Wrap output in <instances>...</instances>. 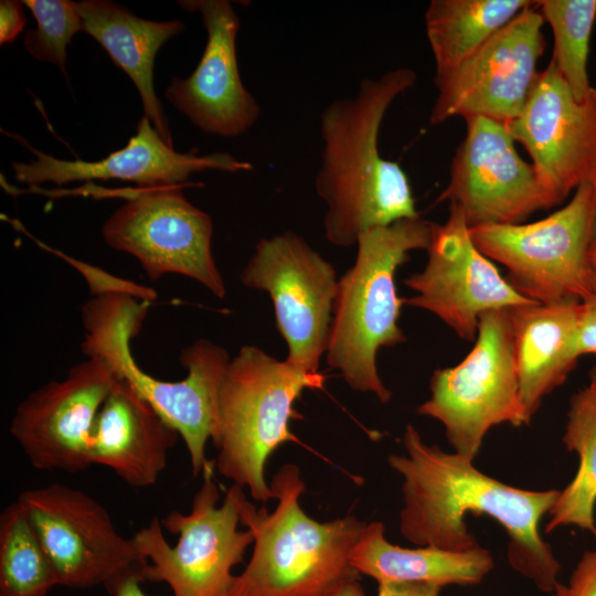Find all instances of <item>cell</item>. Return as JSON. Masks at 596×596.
I'll return each mask as SVG.
<instances>
[{
  "label": "cell",
  "mask_w": 596,
  "mask_h": 596,
  "mask_svg": "<svg viewBox=\"0 0 596 596\" xmlns=\"http://www.w3.org/2000/svg\"><path fill=\"white\" fill-rule=\"evenodd\" d=\"M405 455H390L403 478L402 535L417 546L467 551L478 545L465 515L486 514L507 532L511 567L545 593H553L561 568L540 522L560 491H533L503 483L478 470L472 460L428 445L411 424L403 435Z\"/></svg>",
  "instance_id": "obj_1"
},
{
  "label": "cell",
  "mask_w": 596,
  "mask_h": 596,
  "mask_svg": "<svg viewBox=\"0 0 596 596\" xmlns=\"http://www.w3.org/2000/svg\"><path fill=\"white\" fill-rule=\"evenodd\" d=\"M416 78L404 66L363 78L354 96L334 99L321 111L315 189L327 207L323 230L331 245L353 246L371 227L419 216L407 174L379 149L389 108Z\"/></svg>",
  "instance_id": "obj_2"
},
{
  "label": "cell",
  "mask_w": 596,
  "mask_h": 596,
  "mask_svg": "<svg viewBox=\"0 0 596 596\" xmlns=\"http://www.w3.org/2000/svg\"><path fill=\"white\" fill-rule=\"evenodd\" d=\"M150 302L125 294L88 299L81 310L86 358L103 361L127 382L180 435L185 444L193 477L212 469L205 448L219 429V393L231 361L228 352L207 339L185 347L179 362L187 370L180 381H163L143 371L131 352Z\"/></svg>",
  "instance_id": "obj_3"
},
{
  "label": "cell",
  "mask_w": 596,
  "mask_h": 596,
  "mask_svg": "<svg viewBox=\"0 0 596 596\" xmlns=\"http://www.w3.org/2000/svg\"><path fill=\"white\" fill-rule=\"evenodd\" d=\"M273 511L247 499L241 523L253 535V552L235 575L231 596H327L359 574L350 555L366 522L348 514L320 522L300 505L306 490L298 466L283 465L270 480Z\"/></svg>",
  "instance_id": "obj_4"
},
{
  "label": "cell",
  "mask_w": 596,
  "mask_h": 596,
  "mask_svg": "<svg viewBox=\"0 0 596 596\" xmlns=\"http://www.w3.org/2000/svg\"><path fill=\"white\" fill-rule=\"evenodd\" d=\"M433 225L417 216L364 231L353 265L338 281L327 364L352 390L371 393L383 404L392 393L379 374L377 352L406 341L398 327L405 302L397 295L395 275L411 252L427 251Z\"/></svg>",
  "instance_id": "obj_5"
},
{
  "label": "cell",
  "mask_w": 596,
  "mask_h": 596,
  "mask_svg": "<svg viewBox=\"0 0 596 596\" xmlns=\"http://www.w3.org/2000/svg\"><path fill=\"white\" fill-rule=\"evenodd\" d=\"M326 375L297 369L263 349L244 345L231 359L219 393L214 468L246 488L263 504L274 499L266 481L268 458L283 444L297 441L290 422L305 390H322Z\"/></svg>",
  "instance_id": "obj_6"
},
{
  "label": "cell",
  "mask_w": 596,
  "mask_h": 596,
  "mask_svg": "<svg viewBox=\"0 0 596 596\" xmlns=\"http://www.w3.org/2000/svg\"><path fill=\"white\" fill-rule=\"evenodd\" d=\"M213 469L192 500L189 513L170 511L162 520L155 517L132 536L148 561L141 583H166L173 596H231L235 575L253 535L240 530L246 496L233 483L221 504Z\"/></svg>",
  "instance_id": "obj_7"
},
{
  "label": "cell",
  "mask_w": 596,
  "mask_h": 596,
  "mask_svg": "<svg viewBox=\"0 0 596 596\" xmlns=\"http://www.w3.org/2000/svg\"><path fill=\"white\" fill-rule=\"evenodd\" d=\"M509 309L480 317L471 351L457 365L433 372L430 396L417 408L419 415L440 422L455 453L472 461L491 427L528 425Z\"/></svg>",
  "instance_id": "obj_8"
},
{
  "label": "cell",
  "mask_w": 596,
  "mask_h": 596,
  "mask_svg": "<svg viewBox=\"0 0 596 596\" xmlns=\"http://www.w3.org/2000/svg\"><path fill=\"white\" fill-rule=\"evenodd\" d=\"M596 220V184L579 185L570 202L528 224L469 228L477 248L508 269L523 297L543 305L577 304L589 297L587 255Z\"/></svg>",
  "instance_id": "obj_9"
},
{
  "label": "cell",
  "mask_w": 596,
  "mask_h": 596,
  "mask_svg": "<svg viewBox=\"0 0 596 596\" xmlns=\"http://www.w3.org/2000/svg\"><path fill=\"white\" fill-rule=\"evenodd\" d=\"M18 500L54 565L58 585L103 586L115 596L127 581H140L148 561L86 492L51 483L24 490Z\"/></svg>",
  "instance_id": "obj_10"
},
{
  "label": "cell",
  "mask_w": 596,
  "mask_h": 596,
  "mask_svg": "<svg viewBox=\"0 0 596 596\" xmlns=\"http://www.w3.org/2000/svg\"><path fill=\"white\" fill-rule=\"evenodd\" d=\"M183 187L119 191L127 201L104 222L103 240L134 256L151 280L182 275L223 299L226 286L212 253V219L187 200Z\"/></svg>",
  "instance_id": "obj_11"
},
{
  "label": "cell",
  "mask_w": 596,
  "mask_h": 596,
  "mask_svg": "<svg viewBox=\"0 0 596 596\" xmlns=\"http://www.w3.org/2000/svg\"><path fill=\"white\" fill-rule=\"evenodd\" d=\"M241 283L266 291L292 366L318 373L324 356L338 294L333 266L292 231L262 238L240 275Z\"/></svg>",
  "instance_id": "obj_12"
},
{
  "label": "cell",
  "mask_w": 596,
  "mask_h": 596,
  "mask_svg": "<svg viewBox=\"0 0 596 596\" xmlns=\"http://www.w3.org/2000/svg\"><path fill=\"white\" fill-rule=\"evenodd\" d=\"M544 20L538 1L520 12L455 70L435 75L437 96L429 123L460 116L486 117L502 124L522 111L539 75Z\"/></svg>",
  "instance_id": "obj_13"
},
{
  "label": "cell",
  "mask_w": 596,
  "mask_h": 596,
  "mask_svg": "<svg viewBox=\"0 0 596 596\" xmlns=\"http://www.w3.org/2000/svg\"><path fill=\"white\" fill-rule=\"evenodd\" d=\"M465 121V138L437 203L457 206L469 228L521 224L534 212L552 207L534 166L520 157L504 124L486 117Z\"/></svg>",
  "instance_id": "obj_14"
},
{
  "label": "cell",
  "mask_w": 596,
  "mask_h": 596,
  "mask_svg": "<svg viewBox=\"0 0 596 596\" xmlns=\"http://www.w3.org/2000/svg\"><path fill=\"white\" fill-rule=\"evenodd\" d=\"M427 254L424 269L404 279L415 292L404 302L432 312L465 341L476 340L483 313L535 302L519 294L477 248L455 205H449L445 223H434Z\"/></svg>",
  "instance_id": "obj_15"
},
{
  "label": "cell",
  "mask_w": 596,
  "mask_h": 596,
  "mask_svg": "<svg viewBox=\"0 0 596 596\" xmlns=\"http://www.w3.org/2000/svg\"><path fill=\"white\" fill-rule=\"evenodd\" d=\"M505 126L529 152L552 207L579 185L596 183V88L577 99L550 61L521 114Z\"/></svg>",
  "instance_id": "obj_16"
},
{
  "label": "cell",
  "mask_w": 596,
  "mask_h": 596,
  "mask_svg": "<svg viewBox=\"0 0 596 596\" xmlns=\"http://www.w3.org/2000/svg\"><path fill=\"white\" fill-rule=\"evenodd\" d=\"M114 380L103 361L86 358L18 404L9 432L33 468L76 473L93 465L92 434Z\"/></svg>",
  "instance_id": "obj_17"
},
{
  "label": "cell",
  "mask_w": 596,
  "mask_h": 596,
  "mask_svg": "<svg viewBox=\"0 0 596 596\" xmlns=\"http://www.w3.org/2000/svg\"><path fill=\"white\" fill-rule=\"evenodd\" d=\"M199 13L206 32L202 56L191 75L173 77L166 98L199 129L224 138L245 134L262 108L241 78L236 39L241 21L227 0H182Z\"/></svg>",
  "instance_id": "obj_18"
},
{
  "label": "cell",
  "mask_w": 596,
  "mask_h": 596,
  "mask_svg": "<svg viewBox=\"0 0 596 596\" xmlns=\"http://www.w3.org/2000/svg\"><path fill=\"white\" fill-rule=\"evenodd\" d=\"M14 136L35 156L31 162H13L15 179L31 188L44 182L57 185L73 181L120 180L138 188L190 185L189 178L207 170L228 173L251 171L248 161L227 152L200 155L196 149L178 152L153 128L147 117L137 124V131L126 146L97 161L62 160L31 147L24 138Z\"/></svg>",
  "instance_id": "obj_19"
},
{
  "label": "cell",
  "mask_w": 596,
  "mask_h": 596,
  "mask_svg": "<svg viewBox=\"0 0 596 596\" xmlns=\"http://www.w3.org/2000/svg\"><path fill=\"white\" fill-rule=\"evenodd\" d=\"M180 435L127 382L115 376L98 412L91 460L134 488L153 486Z\"/></svg>",
  "instance_id": "obj_20"
},
{
  "label": "cell",
  "mask_w": 596,
  "mask_h": 596,
  "mask_svg": "<svg viewBox=\"0 0 596 596\" xmlns=\"http://www.w3.org/2000/svg\"><path fill=\"white\" fill-rule=\"evenodd\" d=\"M582 302L528 304L509 309L520 397L528 424L542 400L575 369Z\"/></svg>",
  "instance_id": "obj_21"
},
{
  "label": "cell",
  "mask_w": 596,
  "mask_h": 596,
  "mask_svg": "<svg viewBox=\"0 0 596 596\" xmlns=\"http://www.w3.org/2000/svg\"><path fill=\"white\" fill-rule=\"evenodd\" d=\"M83 32L94 38L136 86L147 117L161 138L173 147L168 118L153 86L157 53L184 30L180 20L152 21L108 0L76 2Z\"/></svg>",
  "instance_id": "obj_22"
},
{
  "label": "cell",
  "mask_w": 596,
  "mask_h": 596,
  "mask_svg": "<svg viewBox=\"0 0 596 596\" xmlns=\"http://www.w3.org/2000/svg\"><path fill=\"white\" fill-rule=\"evenodd\" d=\"M380 521L365 523L350 555L351 566L377 583L430 582L440 585H476L493 568L488 550L467 551L434 546L415 549L390 543Z\"/></svg>",
  "instance_id": "obj_23"
},
{
  "label": "cell",
  "mask_w": 596,
  "mask_h": 596,
  "mask_svg": "<svg viewBox=\"0 0 596 596\" xmlns=\"http://www.w3.org/2000/svg\"><path fill=\"white\" fill-rule=\"evenodd\" d=\"M534 3L531 0H432L424 21L435 75L455 70Z\"/></svg>",
  "instance_id": "obj_24"
},
{
  "label": "cell",
  "mask_w": 596,
  "mask_h": 596,
  "mask_svg": "<svg viewBox=\"0 0 596 596\" xmlns=\"http://www.w3.org/2000/svg\"><path fill=\"white\" fill-rule=\"evenodd\" d=\"M562 441L578 456L573 480L560 491L545 526L549 533L560 526L575 525L596 535V365L587 384L572 395Z\"/></svg>",
  "instance_id": "obj_25"
},
{
  "label": "cell",
  "mask_w": 596,
  "mask_h": 596,
  "mask_svg": "<svg viewBox=\"0 0 596 596\" xmlns=\"http://www.w3.org/2000/svg\"><path fill=\"white\" fill-rule=\"evenodd\" d=\"M54 565L17 499L0 513V596H47Z\"/></svg>",
  "instance_id": "obj_26"
},
{
  "label": "cell",
  "mask_w": 596,
  "mask_h": 596,
  "mask_svg": "<svg viewBox=\"0 0 596 596\" xmlns=\"http://www.w3.org/2000/svg\"><path fill=\"white\" fill-rule=\"evenodd\" d=\"M538 8L552 30L551 61L574 96L583 99L593 88L587 60L596 20V0H539Z\"/></svg>",
  "instance_id": "obj_27"
},
{
  "label": "cell",
  "mask_w": 596,
  "mask_h": 596,
  "mask_svg": "<svg viewBox=\"0 0 596 596\" xmlns=\"http://www.w3.org/2000/svg\"><path fill=\"white\" fill-rule=\"evenodd\" d=\"M33 14L36 28L25 32L23 43L38 61L54 64L64 76L66 49L73 36L83 31V20L76 2L70 0H24Z\"/></svg>",
  "instance_id": "obj_28"
},
{
  "label": "cell",
  "mask_w": 596,
  "mask_h": 596,
  "mask_svg": "<svg viewBox=\"0 0 596 596\" xmlns=\"http://www.w3.org/2000/svg\"><path fill=\"white\" fill-rule=\"evenodd\" d=\"M34 241L46 251L62 256L67 263L75 267L87 280L93 297L106 294H125L148 302H151L157 298V292L149 287L114 277L99 268L63 255L60 251L45 246L36 240Z\"/></svg>",
  "instance_id": "obj_29"
},
{
  "label": "cell",
  "mask_w": 596,
  "mask_h": 596,
  "mask_svg": "<svg viewBox=\"0 0 596 596\" xmlns=\"http://www.w3.org/2000/svg\"><path fill=\"white\" fill-rule=\"evenodd\" d=\"M553 593L554 596H596V546L584 552L568 583H557Z\"/></svg>",
  "instance_id": "obj_30"
},
{
  "label": "cell",
  "mask_w": 596,
  "mask_h": 596,
  "mask_svg": "<svg viewBox=\"0 0 596 596\" xmlns=\"http://www.w3.org/2000/svg\"><path fill=\"white\" fill-rule=\"evenodd\" d=\"M576 347L579 356L596 353V297L582 301Z\"/></svg>",
  "instance_id": "obj_31"
},
{
  "label": "cell",
  "mask_w": 596,
  "mask_h": 596,
  "mask_svg": "<svg viewBox=\"0 0 596 596\" xmlns=\"http://www.w3.org/2000/svg\"><path fill=\"white\" fill-rule=\"evenodd\" d=\"M23 2L17 0L0 1V44L14 41L26 24Z\"/></svg>",
  "instance_id": "obj_32"
},
{
  "label": "cell",
  "mask_w": 596,
  "mask_h": 596,
  "mask_svg": "<svg viewBox=\"0 0 596 596\" xmlns=\"http://www.w3.org/2000/svg\"><path fill=\"white\" fill-rule=\"evenodd\" d=\"M441 586L430 582L379 583L376 596H439Z\"/></svg>",
  "instance_id": "obj_33"
},
{
  "label": "cell",
  "mask_w": 596,
  "mask_h": 596,
  "mask_svg": "<svg viewBox=\"0 0 596 596\" xmlns=\"http://www.w3.org/2000/svg\"><path fill=\"white\" fill-rule=\"evenodd\" d=\"M327 596H365L360 583V574L343 579Z\"/></svg>",
  "instance_id": "obj_34"
},
{
  "label": "cell",
  "mask_w": 596,
  "mask_h": 596,
  "mask_svg": "<svg viewBox=\"0 0 596 596\" xmlns=\"http://www.w3.org/2000/svg\"><path fill=\"white\" fill-rule=\"evenodd\" d=\"M587 281L589 297H596V220L587 255Z\"/></svg>",
  "instance_id": "obj_35"
},
{
  "label": "cell",
  "mask_w": 596,
  "mask_h": 596,
  "mask_svg": "<svg viewBox=\"0 0 596 596\" xmlns=\"http://www.w3.org/2000/svg\"><path fill=\"white\" fill-rule=\"evenodd\" d=\"M115 596H148L142 592L141 582L138 578L127 581Z\"/></svg>",
  "instance_id": "obj_36"
}]
</instances>
